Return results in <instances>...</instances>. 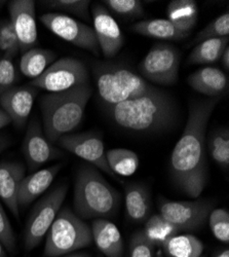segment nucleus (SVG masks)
Returning <instances> with one entry per match:
<instances>
[{"label": "nucleus", "mask_w": 229, "mask_h": 257, "mask_svg": "<svg viewBox=\"0 0 229 257\" xmlns=\"http://www.w3.org/2000/svg\"><path fill=\"white\" fill-rule=\"evenodd\" d=\"M219 98L191 103L186 126L174 147L170 172L175 185L190 198H198L207 183L205 131Z\"/></svg>", "instance_id": "1"}, {"label": "nucleus", "mask_w": 229, "mask_h": 257, "mask_svg": "<svg viewBox=\"0 0 229 257\" xmlns=\"http://www.w3.org/2000/svg\"><path fill=\"white\" fill-rule=\"evenodd\" d=\"M107 111L118 126L139 133L164 130L175 117L173 101L160 90L107 106Z\"/></svg>", "instance_id": "2"}, {"label": "nucleus", "mask_w": 229, "mask_h": 257, "mask_svg": "<svg viewBox=\"0 0 229 257\" xmlns=\"http://www.w3.org/2000/svg\"><path fill=\"white\" fill-rule=\"evenodd\" d=\"M91 96L92 88L87 83L64 92L49 93L41 98L45 135L51 143H57L80 124Z\"/></svg>", "instance_id": "3"}, {"label": "nucleus", "mask_w": 229, "mask_h": 257, "mask_svg": "<svg viewBox=\"0 0 229 257\" xmlns=\"http://www.w3.org/2000/svg\"><path fill=\"white\" fill-rule=\"evenodd\" d=\"M73 205L81 219H108L118 212L120 195L97 168L85 165L76 174Z\"/></svg>", "instance_id": "4"}, {"label": "nucleus", "mask_w": 229, "mask_h": 257, "mask_svg": "<svg viewBox=\"0 0 229 257\" xmlns=\"http://www.w3.org/2000/svg\"><path fill=\"white\" fill-rule=\"evenodd\" d=\"M94 76L98 95L107 106L142 97L159 90L130 68L117 64L96 63Z\"/></svg>", "instance_id": "5"}, {"label": "nucleus", "mask_w": 229, "mask_h": 257, "mask_svg": "<svg viewBox=\"0 0 229 257\" xmlns=\"http://www.w3.org/2000/svg\"><path fill=\"white\" fill-rule=\"evenodd\" d=\"M93 243L91 226L69 208H61L46 234L45 257H60L89 247Z\"/></svg>", "instance_id": "6"}, {"label": "nucleus", "mask_w": 229, "mask_h": 257, "mask_svg": "<svg viewBox=\"0 0 229 257\" xmlns=\"http://www.w3.org/2000/svg\"><path fill=\"white\" fill-rule=\"evenodd\" d=\"M67 191L68 185L62 184L53 189L34 206L24 231V247L26 251H32L46 237L63 205Z\"/></svg>", "instance_id": "7"}, {"label": "nucleus", "mask_w": 229, "mask_h": 257, "mask_svg": "<svg viewBox=\"0 0 229 257\" xmlns=\"http://www.w3.org/2000/svg\"><path fill=\"white\" fill-rule=\"evenodd\" d=\"M87 83H89V72L85 64L78 59L62 58L55 61L43 74L34 78L29 84L38 90L58 93Z\"/></svg>", "instance_id": "8"}, {"label": "nucleus", "mask_w": 229, "mask_h": 257, "mask_svg": "<svg viewBox=\"0 0 229 257\" xmlns=\"http://www.w3.org/2000/svg\"><path fill=\"white\" fill-rule=\"evenodd\" d=\"M180 55L166 44H155L141 61L139 71L145 80L157 84H174L178 80Z\"/></svg>", "instance_id": "9"}, {"label": "nucleus", "mask_w": 229, "mask_h": 257, "mask_svg": "<svg viewBox=\"0 0 229 257\" xmlns=\"http://www.w3.org/2000/svg\"><path fill=\"white\" fill-rule=\"evenodd\" d=\"M214 203L210 200L171 201L162 199L159 202V214L172 223L178 231L196 230L209 218Z\"/></svg>", "instance_id": "10"}, {"label": "nucleus", "mask_w": 229, "mask_h": 257, "mask_svg": "<svg viewBox=\"0 0 229 257\" xmlns=\"http://www.w3.org/2000/svg\"><path fill=\"white\" fill-rule=\"evenodd\" d=\"M40 21L58 37L99 56L100 49L92 27L61 13L45 14L40 17Z\"/></svg>", "instance_id": "11"}, {"label": "nucleus", "mask_w": 229, "mask_h": 257, "mask_svg": "<svg viewBox=\"0 0 229 257\" xmlns=\"http://www.w3.org/2000/svg\"><path fill=\"white\" fill-rule=\"evenodd\" d=\"M57 143L65 151L85 160L90 165L103 171L104 173L116 177L107 164L105 147L99 135L91 132L67 134L61 137Z\"/></svg>", "instance_id": "12"}, {"label": "nucleus", "mask_w": 229, "mask_h": 257, "mask_svg": "<svg viewBox=\"0 0 229 257\" xmlns=\"http://www.w3.org/2000/svg\"><path fill=\"white\" fill-rule=\"evenodd\" d=\"M11 22L18 37L20 52L23 54L38 44L35 3L32 0H14L9 4Z\"/></svg>", "instance_id": "13"}, {"label": "nucleus", "mask_w": 229, "mask_h": 257, "mask_svg": "<svg viewBox=\"0 0 229 257\" xmlns=\"http://www.w3.org/2000/svg\"><path fill=\"white\" fill-rule=\"evenodd\" d=\"M23 153L30 171L39 169L45 164L63 156L46 137L37 119H31L23 141Z\"/></svg>", "instance_id": "14"}, {"label": "nucleus", "mask_w": 229, "mask_h": 257, "mask_svg": "<svg viewBox=\"0 0 229 257\" xmlns=\"http://www.w3.org/2000/svg\"><path fill=\"white\" fill-rule=\"evenodd\" d=\"M94 32L99 49L106 59H111L123 46V35L110 13L103 6L96 5L93 8Z\"/></svg>", "instance_id": "15"}, {"label": "nucleus", "mask_w": 229, "mask_h": 257, "mask_svg": "<svg viewBox=\"0 0 229 257\" xmlns=\"http://www.w3.org/2000/svg\"><path fill=\"white\" fill-rule=\"evenodd\" d=\"M38 89L31 84L14 87L0 96L2 108L17 127L22 128L32 111Z\"/></svg>", "instance_id": "16"}, {"label": "nucleus", "mask_w": 229, "mask_h": 257, "mask_svg": "<svg viewBox=\"0 0 229 257\" xmlns=\"http://www.w3.org/2000/svg\"><path fill=\"white\" fill-rule=\"evenodd\" d=\"M25 177V167L17 162L0 163V199L15 217H19L18 194Z\"/></svg>", "instance_id": "17"}, {"label": "nucleus", "mask_w": 229, "mask_h": 257, "mask_svg": "<svg viewBox=\"0 0 229 257\" xmlns=\"http://www.w3.org/2000/svg\"><path fill=\"white\" fill-rule=\"evenodd\" d=\"M62 165H55L47 169H40L29 176H25L21 182L18 204L20 207H25L35 201L40 195L51 186L55 177L60 172Z\"/></svg>", "instance_id": "18"}, {"label": "nucleus", "mask_w": 229, "mask_h": 257, "mask_svg": "<svg viewBox=\"0 0 229 257\" xmlns=\"http://www.w3.org/2000/svg\"><path fill=\"white\" fill-rule=\"evenodd\" d=\"M93 243L106 257H122L123 241L117 226L108 219H95L91 226Z\"/></svg>", "instance_id": "19"}, {"label": "nucleus", "mask_w": 229, "mask_h": 257, "mask_svg": "<svg viewBox=\"0 0 229 257\" xmlns=\"http://www.w3.org/2000/svg\"><path fill=\"white\" fill-rule=\"evenodd\" d=\"M190 87L203 95L219 97L228 90V77L224 71L216 67H203L188 76Z\"/></svg>", "instance_id": "20"}, {"label": "nucleus", "mask_w": 229, "mask_h": 257, "mask_svg": "<svg viewBox=\"0 0 229 257\" xmlns=\"http://www.w3.org/2000/svg\"><path fill=\"white\" fill-rule=\"evenodd\" d=\"M126 210L131 220L146 221L151 211V199L147 187L141 183H130L126 187Z\"/></svg>", "instance_id": "21"}, {"label": "nucleus", "mask_w": 229, "mask_h": 257, "mask_svg": "<svg viewBox=\"0 0 229 257\" xmlns=\"http://www.w3.org/2000/svg\"><path fill=\"white\" fill-rule=\"evenodd\" d=\"M166 13L170 22L188 35L197 22L198 9L193 0H173L169 4Z\"/></svg>", "instance_id": "22"}, {"label": "nucleus", "mask_w": 229, "mask_h": 257, "mask_svg": "<svg viewBox=\"0 0 229 257\" xmlns=\"http://www.w3.org/2000/svg\"><path fill=\"white\" fill-rule=\"evenodd\" d=\"M132 29L140 35L164 40H181L189 36L179 30L168 19L140 21L133 25Z\"/></svg>", "instance_id": "23"}, {"label": "nucleus", "mask_w": 229, "mask_h": 257, "mask_svg": "<svg viewBox=\"0 0 229 257\" xmlns=\"http://www.w3.org/2000/svg\"><path fill=\"white\" fill-rule=\"evenodd\" d=\"M57 55L52 51L34 48L23 54L20 61V70L25 76L34 79L52 65Z\"/></svg>", "instance_id": "24"}, {"label": "nucleus", "mask_w": 229, "mask_h": 257, "mask_svg": "<svg viewBox=\"0 0 229 257\" xmlns=\"http://www.w3.org/2000/svg\"><path fill=\"white\" fill-rule=\"evenodd\" d=\"M161 248L169 257H200L203 244L192 234H175Z\"/></svg>", "instance_id": "25"}, {"label": "nucleus", "mask_w": 229, "mask_h": 257, "mask_svg": "<svg viewBox=\"0 0 229 257\" xmlns=\"http://www.w3.org/2000/svg\"><path fill=\"white\" fill-rule=\"evenodd\" d=\"M229 37L207 39L196 45L191 51L187 62L190 64H212L221 59L228 47Z\"/></svg>", "instance_id": "26"}, {"label": "nucleus", "mask_w": 229, "mask_h": 257, "mask_svg": "<svg viewBox=\"0 0 229 257\" xmlns=\"http://www.w3.org/2000/svg\"><path fill=\"white\" fill-rule=\"evenodd\" d=\"M107 164L114 175L129 177L135 174L139 167L138 155L126 148H114L106 152Z\"/></svg>", "instance_id": "27"}, {"label": "nucleus", "mask_w": 229, "mask_h": 257, "mask_svg": "<svg viewBox=\"0 0 229 257\" xmlns=\"http://www.w3.org/2000/svg\"><path fill=\"white\" fill-rule=\"evenodd\" d=\"M143 232L155 247H162L166 241L179 231L160 214H155L147 218Z\"/></svg>", "instance_id": "28"}, {"label": "nucleus", "mask_w": 229, "mask_h": 257, "mask_svg": "<svg viewBox=\"0 0 229 257\" xmlns=\"http://www.w3.org/2000/svg\"><path fill=\"white\" fill-rule=\"evenodd\" d=\"M212 159L223 169L229 168V131L227 127L216 131L209 143Z\"/></svg>", "instance_id": "29"}, {"label": "nucleus", "mask_w": 229, "mask_h": 257, "mask_svg": "<svg viewBox=\"0 0 229 257\" xmlns=\"http://www.w3.org/2000/svg\"><path fill=\"white\" fill-rule=\"evenodd\" d=\"M209 225L214 237L228 244L229 242V213L226 209H213L209 215Z\"/></svg>", "instance_id": "30"}, {"label": "nucleus", "mask_w": 229, "mask_h": 257, "mask_svg": "<svg viewBox=\"0 0 229 257\" xmlns=\"http://www.w3.org/2000/svg\"><path fill=\"white\" fill-rule=\"evenodd\" d=\"M0 51L5 53L4 57L10 59L20 52L18 37L10 20L0 21Z\"/></svg>", "instance_id": "31"}, {"label": "nucleus", "mask_w": 229, "mask_h": 257, "mask_svg": "<svg viewBox=\"0 0 229 257\" xmlns=\"http://www.w3.org/2000/svg\"><path fill=\"white\" fill-rule=\"evenodd\" d=\"M49 9L56 12H64L75 15L77 17L89 19V0H51L43 3Z\"/></svg>", "instance_id": "32"}, {"label": "nucleus", "mask_w": 229, "mask_h": 257, "mask_svg": "<svg viewBox=\"0 0 229 257\" xmlns=\"http://www.w3.org/2000/svg\"><path fill=\"white\" fill-rule=\"evenodd\" d=\"M229 37V14L224 13L223 15L216 18L206 27H204L195 37L194 42L199 44L207 39Z\"/></svg>", "instance_id": "33"}, {"label": "nucleus", "mask_w": 229, "mask_h": 257, "mask_svg": "<svg viewBox=\"0 0 229 257\" xmlns=\"http://www.w3.org/2000/svg\"><path fill=\"white\" fill-rule=\"evenodd\" d=\"M155 246L151 243L143 230L135 232L130 240V257H154Z\"/></svg>", "instance_id": "34"}, {"label": "nucleus", "mask_w": 229, "mask_h": 257, "mask_svg": "<svg viewBox=\"0 0 229 257\" xmlns=\"http://www.w3.org/2000/svg\"><path fill=\"white\" fill-rule=\"evenodd\" d=\"M107 7L123 17L137 18L143 16V6L139 0H106L104 2Z\"/></svg>", "instance_id": "35"}, {"label": "nucleus", "mask_w": 229, "mask_h": 257, "mask_svg": "<svg viewBox=\"0 0 229 257\" xmlns=\"http://www.w3.org/2000/svg\"><path fill=\"white\" fill-rule=\"evenodd\" d=\"M18 81V72L13 59L3 57L0 59V96L16 87Z\"/></svg>", "instance_id": "36"}, {"label": "nucleus", "mask_w": 229, "mask_h": 257, "mask_svg": "<svg viewBox=\"0 0 229 257\" xmlns=\"http://www.w3.org/2000/svg\"><path fill=\"white\" fill-rule=\"evenodd\" d=\"M0 242L7 250L14 252L16 248L15 232L2 203H0Z\"/></svg>", "instance_id": "37"}, {"label": "nucleus", "mask_w": 229, "mask_h": 257, "mask_svg": "<svg viewBox=\"0 0 229 257\" xmlns=\"http://www.w3.org/2000/svg\"><path fill=\"white\" fill-rule=\"evenodd\" d=\"M221 63L222 66L225 69V71L229 70V47H227L221 57Z\"/></svg>", "instance_id": "38"}, {"label": "nucleus", "mask_w": 229, "mask_h": 257, "mask_svg": "<svg viewBox=\"0 0 229 257\" xmlns=\"http://www.w3.org/2000/svg\"><path fill=\"white\" fill-rule=\"evenodd\" d=\"M11 122H12V120L9 117V115L2 108H0V128L5 127L6 125H8Z\"/></svg>", "instance_id": "39"}, {"label": "nucleus", "mask_w": 229, "mask_h": 257, "mask_svg": "<svg viewBox=\"0 0 229 257\" xmlns=\"http://www.w3.org/2000/svg\"><path fill=\"white\" fill-rule=\"evenodd\" d=\"M213 257H229V250L227 248L223 249V250L219 251L218 253H216Z\"/></svg>", "instance_id": "40"}, {"label": "nucleus", "mask_w": 229, "mask_h": 257, "mask_svg": "<svg viewBox=\"0 0 229 257\" xmlns=\"http://www.w3.org/2000/svg\"><path fill=\"white\" fill-rule=\"evenodd\" d=\"M66 257H92V256L90 254H88V253H76V254L67 255Z\"/></svg>", "instance_id": "41"}, {"label": "nucleus", "mask_w": 229, "mask_h": 257, "mask_svg": "<svg viewBox=\"0 0 229 257\" xmlns=\"http://www.w3.org/2000/svg\"><path fill=\"white\" fill-rule=\"evenodd\" d=\"M0 257H7V254H6V251L4 249V245L2 244V242H0Z\"/></svg>", "instance_id": "42"}, {"label": "nucleus", "mask_w": 229, "mask_h": 257, "mask_svg": "<svg viewBox=\"0 0 229 257\" xmlns=\"http://www.w3.org/2000/svg\"><path fill=\"white\" fill-rule=\"evenodd\" d=\"M7 144H8V143H7L3 138H0V152H2L3 149L7 146Z\"/></svg>", "instance_id": "43"}, {"label": "nucleus", "mask_w": 229, "mask_h": 257, "mask_svg": "<svg viewBox=\"0 0 229 257\" xmlns=\"http://www.w3.org/2000/svg\"><path fill=\"white\" fill-rule=\"evenodd\" d=\"M154 257H163V256H162V252H161L160 250H158V251H157V253L155 254V256H154Z\"/></svg>", "instance_id": "44"}, {"label": "nucleus", "mask_w": 229, "mask_h": 257, "mask_svg": "<svg viewBox=\"0 0 229 257\" xmlns=\"http://www.w3.org/2000/svg\"><path fill=\"white\" fill-rule=\"evenodd\" d=\"M200 257H204V256H200Z\"/></svg>", "instance_id": "45"}, {"label": "nucleus", "mask_w": 229, "mask_h": 257, "mask_svg": "<svg viewBox=\"0 0 229 257\" xmlns=\"http://www.w3.org/2000/svg\"><path fill=\"white\" fill-rule=\"evenodd\" d=\"M99 257H102V256H99Z\"/></svg>", "instance_id": "46"}]
</instances>
